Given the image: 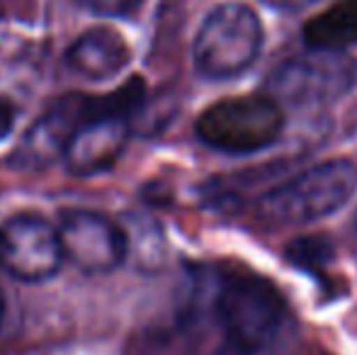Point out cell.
<instances>
[{
  "mask_svg": "<svg viewBox=\"0 0 357 355\" xmlns=\"http://www.w3.org/2000/svg\"><path fill=\"white\" fill-rule=\"evenodd\" d=\"M132 61V49L119 32L109 27H93L68 47L66 63L88 81H107L122 73Z\"/></svg>",
  "mask_w": 357,
  "mask_h": 355,
  "instance_id": "cell-10",
  "label": "cell"
},
{
  "mask_svg": "<svg viewBox=\"0 0 357 355\" xmlns=\"http://www.w3.org/2000/svg\"><path fill=\"white\" fill-rule=\"evenodd\" d=\"M59 229L37 214H15L0 224V266L22 282H44L61 270Z\"/></svg>",
  "mask_w": 357,
  "mask_h": 355,
  "instance_id": "cell-7",
  "label": "cell"
},
{
  "mask_svg": "<svg viewBox=\"0 0 357 355\" xmlns=\"http://www.w3.org/2000/svg\"><path fill=\"white\" fill-rule=\"evenodd\" d=\"M284 129L280 103L270 95H241L209 105L197 117L199 142L221 153H255L273 146Z\"/></svg>",
  "mask_w": 357,
  "mask_h": 355,
  "instance_id": "cell-3",
  "label": "cell"
},
{
  "mask_svg": "<svg viewBox=\"0 0 357 355\" xmlns=\"http://www.w3.org/2000/svg\"><path fill=\"white\" fill-rule=\"evenodd\" d=\"M127 236V258L132 256L142 268H155L163 258V234L153 219L129 214L122 224Z\"/></svg>",
  "mask_w": 357,
  "mask_h": 355,
  "instance_id": "cell-12",
  "label": "cell"
},
{
  "mask_svg": "<svg viewBox=\"0 0 357 355\" xmlns=\"http://www.w3.org/2000/svg\"><path fill=\"white\" fill-rule=\"evenodd\" d=\"M355 224H357V217H355Z\"/></svg>",
  "mask_w": 357,
  "mask_h": 355,
  "instance_id": "cell-17",
  "label": "cell"
},
{
  "mask_svg": "<svg viewBox=\"0 0 357 355\" xmlns=\"http://www.w3.org/2000/svg\"><path fill=\"white\" fill-rule=\"evenodd\" d=\"M328 256H331V248L324 241H319V239H304V241L291 243L289 248L291 263L301 268H321Z\"/></svg>",
  "mask_w": 357,
  "mask_h": 355,
  "instance_id": "cell-13",
  "label": "cell"
},
{
  "mask_svg": "<svg viewBox=\"0 0 357 355\" xmlns=\"http://www.w3.org/2000/svg\"><path fill=\"white\" fill-rule=\"evenodd\" d=\"M142 83L134 81L117 90L114 98L100 100L98 109L75 129L71 144L63 153L71 176H98L119 161L132 137V107L142 103Z\"/></svg>",
  "mask_w": 357,
  "mask_h": 355,
  "instance_id": "cell-5",
  "label": "cell"
},
{
  "mask_svg": "<svg viewBox=\"0 0 357 355\" xmlns=\"http://www.w3.org/2000/svg\"><path fill=\"white\" fill-rule=\"evenodd\" d=\"M263 47V24L243 3H224L204 17L195 37V66L204 78L226 81L253 66Z\"/></svg>",
  "mask_w": 357,
  "mask_h": 355,
  "instance_id": "cell-4",
  "label": "cell"
},
{
  "mask_svg": "<svg viewBox=\"0 0 357 355\" xmlns=\"http://www.w3.org/2000/svg\"><path fill=\"white\" fill-rule=\"evenodd\" d=\"M199 309L216 324L224 355H255L278 338L287 304L270 280L216 273L199 280Z\"/></svg>",
  "mask_w": 357,
  "mask_h": 355,
  "instance_id": "cell-1",
  "label": "cell"
},
{
  "mask_svg": "<svg viewBox=\"0 0 357 355\" xmlns=\"http://www.w3.org/2000/svg\"><path fill=\"white\" fill-rule=\"evenodd\" d=\"M98 103L100 100H88L80 95L59 100L24 132L20 146L15 149V166L39 171L52 166L56 158H63L75 129L98 109Z\"/></svg>",
  "mask_w": 357,
  "mask_h": 355,
  "instance_id": "cell-9",
  "label": "cell"
},
{
  "mask_svg": "<svg viewBox=\"0 0 357 355\" xmlns=\"http://www.w3.org/2000/svg\"><path fill=\"white\" fill-rule=\"evenodd\" d=\"M3 312H5V302H3V292H0V322H3Z\"/></svg>",
  "mask_w": 357,
  "mask_h": 355,
  "instance_id": "cell-16",
  "label": "cell"
},
{
  "mask_svg": "<svg viewBox=\"0 0 357 355\" xmlns=\"http://www.w3.org/2000/svg\"><path fill=\"white\" fill-rule=\"evenodd\" d=\"M263 3L270 5V8H275V10H287V13H296V10L309 8V5L316 3V0H263Z\"/></svg>",
  "mask_w": 357,
  "mask_h": 355,
  "instance_id": "cell-15",
  "label": "cell"
},
{
  "mask_svg": "<svg viewBox=\"0 0 357 355\" xmlns=\"http://www.w3.org/2000/svg\"><path fill=\"white\" fill-rule=\"evenodd\" d=\"M304 42L309 49L345 52L357 44V0H340L326 8L304 27Z\"/></svg>",
  "mask_w": 357,
  "mask_h": 355,
  "instance_id": "cell-11",
  "label": "cell"
},
{
  "mask_svg": "<svg viewBox=\"0 0 357 355\" xmlns=\"http://www.w3.org/2000/svg\"><path fill=\"white\" fill-rule=\"evenodd\" d=\"M355 61L345 52L311 49L280 63L268 78V95L275 103L316 107L343 98L355 86Z\"/></svg>",
  "mask_w": 357,
  "mask_h": 355,
  "instance_id": "cell-6",
  "label": "cell"
},
{
  "mask_svg": "<svg viewBox=\"0 0 357 355\" xmlns=\"http://www.w3.org/2000/svg\"><path fill=\"white\" fill-rule=\"evenodd\" d=\"M59 236L66 261L80 273H112L127 261V236L119 224L90 209H73L61 217Z\"/></svg>",
  "mask_w": 357,
  "mask_h": 355,
  "instance_id": "cell-8",
  "label": "cell"
},
{
  "mask_svg": "<svg viewBox=\"0 0 357 355\" xmlns=\"http://www.w3.org/2000/svg\"><path fill=\"white\" fill-rule=\"evenodd\" d=\"M75 3L102 17H132L144 0H75Z\"/></svg>",
  "mask_w": 357,
  "mask_h": 355,
  "instance_id": "cell-14",
  "label": "cell"
},
{
  "mask_svg": "<svg viewBox=\"0 0 357 355\" xmlns=\"http://www.w3.org/2000/svg\"><path fill=\"white\" fill-rule=\"evenodd\" d=\"M357 190V163L331 158L270 190L258 214L270 224H309L340 209Z\"/></svg>",
  "mask_w": 357,
  "mask_h": 355,
  "instance_id": "cell-2",
  "label": "cell"
}]
</instances>
